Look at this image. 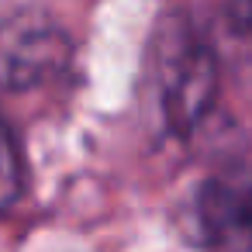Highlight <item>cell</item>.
<instances>
[{"label":"cell","instance_id":"1","mask_svg":"<svg viewBox=\"0 0 252 252\" xmlns=\"http://www.w3.org/2000/svg\"><path fill=\"white\" fill-rule=\"evenodd\" d=\"M180 221L200 252H252V162L231 159L197 176Z\"/></svg>","mask_w":252,"mask_h":252},{"label":"cell","instance_id":"2","mask_svg":"<svg viewBox=\"0 0 252 252\" xmlns=\"http://www.w3.org/2000/svg\"><path fill=\"white\" fill-rule=\"evenodd\" d=\"M156 90L169 131H190L204 121L218 94V59L204 35L176 28L156 59Z\"/></svg>","mask_w":252,"mask_h":252},{"label":"cell","instance_id":"3","mask_svg":"<svg viewBox=\"0 0 252 252\" xmlns=\"http://www.w3.org/2000/svg\"><path fill=\"white\" fill-rule=\"evenodd\" d=\"M25 183V166H21V152L14 145V138L0 128V211H7Z\"/></svg>","mask_w":252,"mask_h":252},{"label":"cell","instance_id":"4","mask_svg":"<svg viewBox=\"0 0 252 252\" xmlns=\"http://www.w3.org/2000/svg\"><path fill=\"white\" fill-rule=\"evenodd\" d=\"M228 18H231L235 32L252 42V0H231V4H228Z\"/></svg>","mask_w":252,"mask_h":252}]
</instances>
